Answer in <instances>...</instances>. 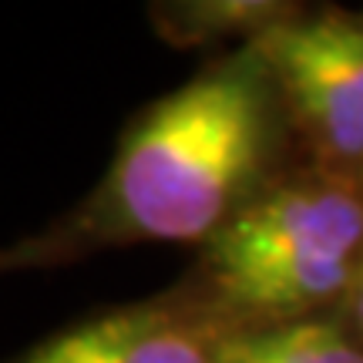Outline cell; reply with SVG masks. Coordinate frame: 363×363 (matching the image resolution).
Masks as SVG:
<instances>
[{
  "mask_svg": "<svg viewBox=\"0 0 363 363\" xmlns=\"http://www.w3.org/2000/svg\"><path fill=\"white\" fill-rule=\"evenodd\" d=\"M276 98L266 57L246 40L148 104L121 135L94 192L54 229L0 252V269L54 266L138 242L206 246L262 192Z\"/></svg>",
  "mask_w": 363,
  "mask_h": 363,
  "instance_id": "obj_1",
  "label": "cell"
},
{
  "mask_svg": "<svg viewBox=\"0 0 363 363\" xmlns=\"http://www.w3.org/2000/svg\"><path fill=\"white\" fill-rule=\"evenodd\" d=\"M363 266V192L343 179L262 189L202 246L199 279L182 289L233 330L313 320L343 306Z\"/></svg>",
  "mask_w": 363,
  "mask_h": 363,
  "instance_id": "obj_2",
  "label": "cell"
},
{
  "mask_svg": "<svg viewBox=\"0 0 363 363\" xmlns=\"http://www.w3.org/2000/svg\"><path fill=\"white\" fill-rule=\"evenodd\" d=\"M252 44L313 148L333 165L363 162V21L286 17Z\"/></svg>",
  "mask_w": 363,
  "mask_h": 363,
  "instance_id": "obj_3",
  "label": "cell"
},
{
  "mask_svg": "<svg viewBox=\"0 0 363 363\" xmlns=\"http://www.w3.org/2000/svg\"><path fill=\"white\" fill-rule=\"evenodd\" d=\"M225 337L182 289L84 316L4 363H219Z\"/></svg>",
  "mask_w": 363,
  "mask_h": 363,
  "instance_id": "obj_4",
  "label": "cell"
},
{
  "mask_svg": "<svg viewBox=\"0 0 363 363\" xmlns=\"http://www.w3.org/2000/svg\"><path fill=\"white\" fill-rule=\"evenodd\" d=\"M219 363H363V343L337 320L233 330L219 343Z\"/></svg>",
  "mask_w": 363,
  "mask_h": 363,
  "instance_id": "obj_5",
  "label": "cell"
},
{
  "mask_svg": "<svg viewBox=\"0 0 363 363\" xmlns=\"http://www.w3.org/2000/svg\"><path fill=\"white\" fill-rule=\"evenodd\" d=\"M286 17L289 13H276L269 4H165L158 7L155 24L162 38L175 44H195L229 30H249V38H259L262 30Z\"/></svg>",
  "mask_w": 363,
  "mask_h": 363,
  "instance_id": "obj_6",
  "label": "cell"
},
{
  "mask_svg": "<svg viewBox=\"0 0 363 363\" xmlns=\"http://www.w3.org/2000/svg\"><path fill=\"white\" fill-rule=\"evenodd\" d=\"M343 310H347V323H350L347 330L363 343V266L357 272V283H353L350 296L343 299Z\"/></svg>",
  "mask_w": 363,
  "mask_h": 363,
  "instance_id": "obj_7",
  "label": "cell"
}]
</instances>
